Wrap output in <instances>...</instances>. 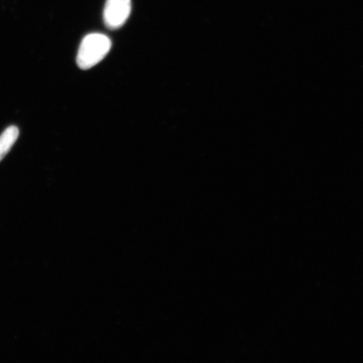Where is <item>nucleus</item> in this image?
Returning a JSON list of instances; mask_svg holds the SVG:
<instances>
[{
	"mask_svg": "<svg viewBox=\"0 0 363 363\" xmlns=\"http://www.w3.org/2000/svg\"><path fill=\"white\" fill-rule=\"evenodd\" d=\"M111 45V39L106 35L92 33L86 35L77 55V65L84 70L97 65L110 52Z\"/></svg>",
	"mask_w": 363,
	"mask_h": 363,
	"instance_id": "f257e3e1",
	"label": "nucleus"
},
{
	"mask_svg": "<svg viewBox=\"0 0 363 363\" xmlns=\"http://www.w3.org/2000/svg\"><path fill=\"white\" fill-rule=\"evenodd\" d=\"M130 12L131 0H107L104 9V24L108 29H119L128 20Z\"/></svg>",
	"mask_w": 363,
	"mask_h": 363,
	"instance_id": "f03ea898",
	"label": "nucleus"
},
{
	"mask_svg": "<svg viewBox=\"0 0 363 363\" xmlns=\"http://www.w3.org/2000/svg\"><path fill=\"white\" fill-rule=\"evenodd\" d=\"M20 131L16 126L8 127L0 135V162L10 152L19 138Z\"/></svg>",
	"mask_w": 363,
	"mask_h": 363,
	"instance_id": "7ed1b4c3",
	"label": "nucleus"
}]
</instances>
